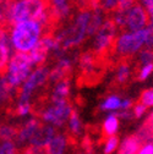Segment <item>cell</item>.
<instances>
[{
    "label": "cell",
    "mask_w": 153,
    "mask_h": 154,
    "mask_svg": "<svg viewBox=\"0 0 153 154\" xmlns=\"http://www.w3.org/2000/svg\"><path fill=\"white\" fill-rule=\"evenodd\" d=\"M132 114H133V118L136 119H141L142 116L146 115V111H147V108L142 104V103H137L135 105H132Z\"/></svg>",
    "instance_id": "cell-33"
},
{
    "label": "cell",
    "mask_w": 153,
    "mask_h": 154,
    "mask_svg": "<svg viewBox=\"0 0 153 154\" xmlns=\"http://www.w3.org/2000/svg\"><path fill=\"white\" fill-rule=\"evenodd\" d=\"M136 154H153V141H147L141 144Z\"/></svg>",
    "instance_id": "cell-35"
},
{
    "label": "cell",
    "mask_w": 153,
    "mask_h": 154,
    "mask_svg": "<svg viewBox=\"0 0 153 154\" xmlns=\"http://www.w3.org/2000/svg\"><path fill=\"white\" fill-rule=\"evenodd\" d=\"M11 53L10 34L5 26L0 25V76H4Z\"/></svg>",
    "instance_id": "cell-10"
},
{
    "label": "cell",
    "mask_w": 153,
    "mask_h": 154,
    "mask_svg": "<svg viewBox=\"0 0 153 154\" xmlns=\"http://www.w3.org/2000/svg\"><path fill=\"white\" fill-rule=\"evenodd\" d=\"M49 53L50 51H49L48 47L45 45V43L43 42V39L41 38V41L37 43V45L32 50L28 51V55L31 57L33 65L39 66V65H42L45 61V59H47V56H48Z\"/></svg>",
    "instance_id": "cell-16"
},
{
    "label": "cell",
    "mask_w": 153,
    "mask_h": 154,
    "mask_svg": "<svg viewBox=\"0 0 153 154\" xmlns=\"http://www.w3.org/2000/svg\"><path fill=\"white\" fill-rule=\"evenodd\" d=\"M22 154H45V150H44V147H42V146L28 144V147H26L23 149Z\"/></svg>",
    "instance_id": "cell-34"
},
{
    "label": "cell",
    "mask_w": 153,
    "mask_h": 154,
    "mask_svg": "<svg viewBox=\"0 0 153 154\" xmlns=\"http://www.w3.org/2000/svg\"><path fill=\"white\" fill-rule=\"evenodd\" d=\"M119 138L117 137V134L114 136H108L105 142H104V147H103V153L104 154H114L119 147Z\"/></svg>",
    "instance_id": "cell-26"
},
{
    "label": "cell",
    "mask_w": 153,
    "mask_h": 154,
    "mask_svg": "<svg viewBox=\"0 0 153 154\" xmlns=\"http://www.w3.org/2000/svg\"><path fill=\"white\" fill-rule=\"evenodd\" d=\"M153 75V63H147L143 65H140V70L137 73V79L139 81H146Z\"/></svg>",
    "instance_id": "cell-28"
},
{
    "label": "cell",
    "mask_w": 153,
    "mask_h": 154,
    "mask_svg": "<svg viewBox=\"0 0 153 154\" xmlns=\"http://www.w3.org/2000/svg\"><path fill=\"white\" fill-rule=\"evenodd\" d=\"M143 48H153V32L149 25L137 31L124 29L115 37L113 43L115 54L123 57L136 55Z\"/></svg>",
    "instance_id": "cell-2"
},
{
    "label": "cell",
    "mask_w": 153,
    "mask_h": 154,
    "mask_svg": "<svg viewBox=\"0 0 153 154\" xmlns=\"http://www.w3.org/2000/svg\"><path fill=\"white\" fill-rule=\"evenodd\" d=\"M131 77V67L129 64L123 63L119 65L118 70H117V82L120 85H124L129 81V79Z\"/></svg>",
    "instance_id": "cell-23"
},
{
    "label": "cell",
    "mask_w": 153,
    "mask_h": 154,
    "mask_svg": "<svg viewBox=\"0 0 153 154\" xmlns=\"http://www.w3.org/2000/svg\"><path fill=\"white\" fill-rule=\"evenodd\" d=\"M142 142L136 137V134L129 136L124 138L121 143H119V147H118L119 154H136Z\"/></svg>",
    "instance_id": "cell-18"
},
{
    "label": "cell",
    "mask_w": 153,
    "mask_h": 154,
    "mask_svg": "<svg viewBox=\"0 0 153 154\" xmlns=\"http://www.w3.org/2000/svg\"><path fill=\"white\" fill-rule=\"evenodd\" d=\"M31 111H32L31 103H17L16 114L18 116H26V115H30Z\"/></svg>",
    "instance_id": "cell-32"
},
{
    "label": "cell",
    "mask_w": 153,
    "mask_h": 154,
    "mask_svg": "<svg viewBox=\"0 0 153 154\" xmlns=\"http://www.w3.org/2000/svg\"><path fill=\"white\" fill-rule=\"evenodd\" d=\"M67 126H69V130H70L72 136H80V134L82 133V128H83L82 121H81L79 112L75 109H72L70 116L67 119Z\"/></svg>",
    "instance_id": "cell-19"
},
{
    "label": "cell",
    "mask_w": 153,
    "mask_h": 154,
    "mask_svg": "<svg viewBox=\"0 0 153 154\" xmlns=\"http://www.w3.org/2000/svg\"><path fill=\"white\" fill-rule=\"evenodd\" d=\"M94 65H95V57L93 53H86L81 56L80 59V67L85 71V72H89L94 70Z\"/></svg>",
    "instance_id": "cell-24"
},
{
    "label": "cell",
    "mask_w": 153,
    "mask_h": 154,
    "mask_svg": "<svg viewBox=\"0 0 153 154\" xmlns=\"http://www.w3.org/2000/svg\"><path fill=\"white\" fill-rule=\"evenodd\" d=\"M33 66L34 65L31 60L28 53L16 51L9 60V64L5 71V79L10 86L17 88L28 77Z\"/></svg>",
    "instance_id": "cell-6"
},
{
    "label": "cell",
    "mask_w": 153,
    "mask_h": 154,
    "mask_svg": "<svg viewBox=\"0 0 153 154\" xmlns=\"http://www.w3.org/2000/svg\"><path fill=\"white\" fill-rule=\"evenodd\" d=\"M92 16V9H86L80 11L73 17L72 22L64 28L61 32L55 34V38L60 44L61 51L80 45L88 35L89 21Z\"/></svg>",
    "instance_id": "cell-4"
},
{
    "label": "cell",
    "mask_w": 153,
    "mask_h": 154,
    "mask_svg": "<svg viewBox=\"0 0 153 154\" xmlns=\"http://www.w3.org/2000/svg\"><path fill=\"white\" fill-rule=\"evenodd\" d=\"M140 103H142L147 109L153 108V87L142 92L141 98H140Z\"/></svg>",
    "instance_id": "cell-30"
},
{
    "label": "cell",
    "mask_w": 153,
    "mask_h": 154,
    "mask_svg": "<svg viewBox=\"0 0 153 154\" xmlns=\"http://www.w3.org/2000/svg\"><path fill=\"white\" fill-rule=\"evenodd\" d=\"M72 69V60L66 56H60L58 63L53 70H49V77L48 81L50 82H58L69 73V71Z\"/></svg>",
    "instance_id": "cell-13"
},
{
    "label": "cell",
    "mask_w": 153,
    "mask_h": 154,
    "mask_svg": "<svg viewBox=\"0 0 153 154\" xmlns=\"http://www.w3.org/2000/svg\"><path fill=\"white\" fill-rule=\"evenodd\" d=\"M42 125V122L38 119H30L27 120L20 128H17V133H16V143L20 146H25V144H30L32 137L34 136V133L37 132V130L39 128V126Z\"/></svg>",
    "instance_id": "cell-11"
},
{
    "label": "cell",
    "mask_w": 153,
    "mask_h": 154,
    "mask_svg": "<svg viewBox=\"0 0 153 154\" xmlns=\"http://www.w3.org/2000/svg\"><path fill=\"white\" fill-rule=\"evenodd\" d=\"M137 54H139L140 65H143L147 63H153V48H143Z\"/></svg>",
    "instance_id": "cell-29"
},
{
    "label": "cell",
    "mask_w": 153,
    "mask_h": 154,
    "mask_svg": "<svg viewBox=\"0 0 153 154\" xmlns=\"http://www.w3.org/2000/svg\"><path fill=\"white\" fill-rule=\"evenodd\" d=\"M67 137L63 133H55L44 146L45 154H65L67 149Z\"/></svg>",
    "instance_id": "cell-14"
},
{
    "label": "cell",
    "mask_w": 153,
    "mask_h": 154,
    "mask_svg": "<svg viewBox=\"0 0 153 154\" xmlns=\"http://www.w3.org/2000/svg\"><path fill=\"white\" fill-rule=\"evenodd\" d=\"M79 154H87V153H79Z\"/></svg>",
    "instance_id": "cell-39"
},
{
    "label": "cell",
    "mask_w": 153,
    "mask_h": 154,
    "mask_svg": "<svg viewBox=\"0 0 153 154\" xmlns=\"http://www.w3.org/2000/svg\"><path fill=\"white\" fill-rule=\"evenodd\" d=\"M17 149L14 141H3L0 143V154H16Z\"/></svg>",
    "instance_id": "cell-31"
},
{
    "label": "cell",
    "mask_w": 153,
    "mask_h": 154,
    "mask_svg": "<svg viewBox=\"0 0 153 154\" xmlns=\"http://www.w3.org/2000/svg\"><path fill=\"white\" fill-rule=\"evenodd\" d=\"M70 81L66 79H63L58 82H55L53 93H52V103H58V102H65L69 98L70 94Z\"/></svg>",
    "instance_id": "cell-15"
},
{
    "label": "cell",
    "mask_w": 153,
    "mask_h": 154,
    "mask_svg": "<svg viewBox=\"0 0 153 154\" xmlns=\"http://www.w3.org/2000/svg\"><path fill=\"white\" fill-rule=\"evenodd\" d=\"M22 21H38L44 29L52 25L48 0H14L11 6V25Z\"/></svg>",
    "instance_id": "cell-1"
},
{
    "label": "cell",
    "mask_w": 153,
    "mask_h": 154,
    "mask_svg": "<svg viewBox=\"0 0 153 154\" xmlns=\"http://www.w3.org/2000/svg\"><path fill=\"white\" fill-rule=\"evenodd\" d=\"M97 6L101 8L104 12H113L119 9L121 0H97Z\"/></svg>",
    "instance_id": "cell-25"
},
{
    "label": "cell",
    "mask_w": 153,
    "mask_h": 154,
    "mask_svg": "<svg viewBox=\"0 0 153 154\" xmlns=\"http://www.w3.org/2000/svg\"><path fill=\"white\" fill-rule=\"evenodd\" d=\"M49 77V69L39 65L36 70H32L28 77L23 81L22 87L18 93V103H31V98L34 91L44 86Z\"/></svg>",
    "instance_id": "cell-7"
},
{
    "label": "cell",
    "mask_w": 153,
    "mask_h": 154,
    "mask_svg": "<svg viewBox=\"0 0 153 154\" xmlns=\"http://www.w3.org/2000/svg\"><path fill=\"white\" fill-rule=\"evenodd\" d=\"M44 27L38 21H22L11 25L10 42L15 51L28 53L41 41Z\"/></svg>",
    "instance_id": "cell-3"
},
{
    "label": "cell",
    "mask_w": 153,
    "mask_h": 154,
    "mask_svg": "<svg viewBox=\"0 0 153 154\" xmlns=\"http://www.w3.org/2000/svg\"><path fill=\"white\" fill-rule=\"evenodd\" d=\"M72 111V106L67 100L65 102H58L52 103L49 106H47L42 112V120L45 124H49L54 127H63L70 116Z\"/></svg>",
    "instance_id": "cell-8"
},
{
    "label": "cell",
    "mask_w": 153,
    "mask_h": 154,
    "mask_svg": "<svg viewBox=\"0 0 153 154\" xmlns=\"http://www.w3.org/2000/svg\"><path fill=\"white\" fill-rule=\"evenodd\" d=\"M133 103L130 98H124L121 99V104H120V109L119 110H130L132 108Z\"/></svg>",
    "instance_id": "cell-36"
},
{
    "label": "cell",
    "mask_w": 153,
    "mask_h": 154,
    "mask_svg": "<svg viewBox=\"0 0 153 154\" xmlns=\"http://www.w3.org/2000/svg\"><path fill=\"white\" fill-rule=\"evenodd\" d=\"M14 0H0V25H11V6Z\"/></svg>",
    "instance_id": "cell-20"
},
{
    "label": "cell",
    "mask_w": 153,
    "mask_h": 154,
    "mask_svg": "<svg viewBox=\"0 0 153 154\" xmlns=\"http://www.w3.org/2000/svg\"><path fill=\"white\" fill-rule=\"evenodd\" d=\"M120 104H121V98L118 94H110L101 103L99 109L102 111L105 112H110V111H117L120 109Z\"/></svg>",
    "instance_id": "cell-21"
},
{
    "label": "cell",
    "mask_w": 153,
    "mask_h": 154,
    "mask_svg": "<svg viewBox=\"0 0 153 154\" xmlns=\"http://www.w3.org/2000/svg\"><path fill=\"white\" fill-rule=\"evenodd\" d=\"M147 126H148V127L152 130V132H153V111L151 112V116H149V120H148Z\"/></svg>",
    "instance_id": "cell-38"
},
{
    "label": "cell",
    "mask_w": 153,
    "mask_h": 154,
    "mask_svg": "<svg viewBox=\"0 0 153 154\" xmlns=\"http://www.w3.org/2000/svg\"><path fill=\"white\" fill-rule=\"evenodd\" d=\"M49 9L54 21L65 20L71 14V2L70 0H48Z\"/></svg>",
    "instance_id": "cell-12"
},
{
    "label": "cell",
    "mask_w": 153,
    "mask_h": 154,
    "mask_svg": "<svg viewBox=\"0 0 153 154\" xmlns=\"http://www.w3.org/2000/svg\"><path fill=\"white\" fill-rule=\"evenodd\" d=\"M139 3L147 10L148 8H151L152 6V4H153V0H139Z\"/></svg>",
    "instance_id": "cell-37"
},
{
    "label": "cell",
    "mask_w": 153,
    "mask_h": 154,
    "mask_svg": "<svg viewBox=\"0 0 153 154\" xmlns=\"http://www.w3.org/2000/svg\"><path fill=\"white\" fill-rule=\"evenodd\" d=\"M120 127V119L118 118V115L115 111H110L107 114L105 119L103 120V133L105 136H114L117 134Z\"/></svg>",
    "instance_id": "cell-17"
},
{
    "label": "cell",
    "mask_w": 153,
    "mask_h": 154,
    "mask_svg": "<svg viewBox=\"0 0 153 154\" xmlns=\"http://www.w3.org/2000/svg\"><path fill=\"white\" fill-rule=\"evenodd\" d=\"M110 20L117 26V28L127 31H137L149 25L148 12L139 2L125 10L118 9L113 11V17Z\"/></svg>",
    "instance_id": "cell-5"
},
{
    "label": "cell",
    "mask_w": 153,
    "mask_h": 154,
    "mask_svg": "<svg viewBox=\"0 0 153 154\" xmlns=\"http://www.w3.org/2000/svg\"><path fill=\"white\" fill-rule=\"evenodd\" d=\"M16 133H17V128L14 126H4L0 128V140L2 141H14L16 138Z\"/></svg>",
    "instance_id": "cell-27"
},
{
    "label": "cell",
    "mask_w": 153,
    "mask_h": 154,
    "mask_svg": "<svg viewBox=\"0 0 153 154\" xmlns=\"http://www.w3.org/2000/svg\"><path fill=\"white\" fill-rule=\"evenodd\" d=\"M117 26L110 18H105L103 25L93 34V51L94 54H103L113 47L117 37Z\"/></svg>",
    "instance_id": "cell-9"
},
{
    "label": "cell",
    "mask_w": 153,
    "mask_h": 154,
    "mask_svg": "<svg viewBox=\"0 0 153 154\" xmlns=\"http://www.w3.org/2000/svg\"><path fill=\"white\" fill-rule=\"evenodd\" d=\"M15 89H16L15 87L9 85V82L6 81L5 77L0 76V104L6 103L8 100H10Z\"/></svg>",
    "instance_id": "cell-22"
}]
</instances>
